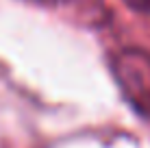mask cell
<instances>
[{
	"label": "cell",
	"instance_id": "1",
	"mask_svg": "<svg viewBox=\"0 0 150 148\" xmlns=\"http://www.w3.org/2000/svg\"><path fill=\"white\" fill-rule=\"evenodd\" d=\"M113 74L128 103L150 118V55L139 48L122 50L113 61Z\"/></svg>",
	"mask_w": 150,
	"mask_h": 148
},
{
	"label": "cell",
	"instance_id": "2",
	"mask_svg": "<svg viewBox=\"0 0 150 148\" xmlns=\"http://www.w3.org/2000/svg\"><path fill=\"white\" fill-rule=\"evenodd\" d=\"M128 9L137 13H144V15H150V0H124Z\"/></svg>",
	"mask_w": 150,
	"mask_h": 148
},
{
	"label": "cell",
	"instance_id": "3",
	"mask_svg": "<svg viewBox=\"0 0 150 148\" xmlns=\"http://www.w3.org/2000/svg\"><path fill=\"white\" fill-rule=\"evenodd\" d=\"M33 2H41V4H54L57 0H33Z\"/></svg>",
	"mask_w": 150,
	"mask_h": 148
}]
</instances>
